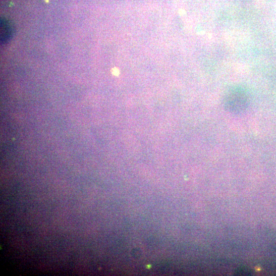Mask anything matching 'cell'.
<instances>
[{
  "mask_svg": "<svg viewBox=\"0 0 276 276\" xmlns=\"http://www.w3.org/2000/svg\"><path fill=\"white\" fill-rule=\"evenodd\" d=\"M249 105L247 98L245 94L238 93L229 95L225 101V107L233 114H241L246 111Z\"/></svg>",
  "mask_w": 276,
  "mask_h": 276,
  "instance_id": "6da1fadb",
  "label": "cell"
},
{
  "mask_svg": "<svg viewBox=\"0 0 276 276\" xmlns=\"http://www.w3.org/2000/svg\"><path fill=\"white\" fill-rule=\"evenodd\" d=\"M13 28L11 24L6 20L1 22V41L6 44L10 40L13 35Z\"/></svg>",
  "mask_w": 276,
  "mask_h": 276,
  "instance_id": "7a4b0ae2",
  "label": "cell"
}]
</instances>
